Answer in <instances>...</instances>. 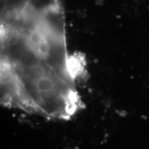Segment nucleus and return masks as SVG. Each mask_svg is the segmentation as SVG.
Listing matches in <instances>:
<instances>
[{
  "label": "nucleus",
  "mask_w": 149,
  "mask_h": 149,
  "mask_svg": "<svg viewBox=\"0 0 149 149\" xmlns=\"http://www.w3.org/2000/svg\"><path fill=\"white\" fill-rule=\"evenodd\" d=\"M79 67L67 54L63 35L44 27L3 29L1 102L46 119L68 120L81 107Z\"/></svg>",
  "instance_id": "obj_1"
}]
</instances>
